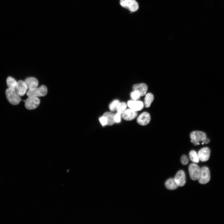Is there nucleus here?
I'll return each mask as SVG.
<instances>
[{
	"mask_svg": "<svg viewBox=\"0 0 224 224\" xmlns=\"http://www.w3.org/2000/svg\"><path fill=\"white\" fill-rule=\"evenodd\" d=\"M5 94L8 101L11 104L16 105L20 102V96L16 90L8 88L6 90Z\"/></svg>",
	"mask_w": 224,
	"mask_h": 224,
	"instance_id": "obj_1",
	"label": "nucleus"
},
{
	"mask_svg": "<svg viewBox=\"0 0 224 224\" xmlns=\"http://www.w3.org/2000/svg\"><path fill=\"white\" fill-rule=\"evenodd\" d=\"M47 93V89L44 85H42L39 87H36L33 89L29 90L27 92V95L28 97L44 96Z\"/></svg>",
	"mask_w": 224,
	"mask_h": 224,
	"instance_id": "obj_2",
	"label": "nucleus"
},
{
	"mask_svg": "<svg viewBox=\"0 0 224 224\" xmlns=\"http://www.w3.org/2000/svg\"><path fill=\"white\" fill-rule=\"evenodd\" d=\"M210 179V174L209 168L206 166L200 168L198 181L201 184H205L209 182Z\"/></svg>",
	"mask_w": 224,
	"mask_h": 224,
	"instance_id": "obj_3",
	"label": "nucleus"
},
{
	"mask_svg": "<svg viewBox=\"0 0 224 224\" xmlns=\"http://www.w3.org/2000/svg\"><path fill=\"white\" fill-rule=\"evenodd\" d=\"M120 4L122 7L128 9L131 12L136 11L139 7L135 0H120Z\"/></svg>",
	"mask_w": 224,
	"mask_h": 224,
	"instance_id": "obj_4",
	"label": "nucleus"
},
{
	"mask_svg": "<svg viewBox=\"0 0 224 224\" xmlns=\"http://www.w3.org/2000/svg\"><path fill=\"white\" fill-rule=\"evenodd\" d=\"M40 103V100L38 97L30 96L25 100V106L29 110L34 109L37 108Z\"/></svg>",
	"mask_w": 224,
	"mask_h": 224,
	"instance_id": "obj_5",
	"label": "nucleus"
},
{
	"mask_svg": "<svg viewBox=\"0 0 224 224\" xmlns=\"http://www.w3.org/2000/svg\"><path fill=\"white\" fill-rule=\"evenodd\" d=\"M200 168L197 164H191L189 167V171L190 177L191 180H196L198 179Z\"/></svg>",
	"mask_w": 224,
	"mask_h": 224,
	"instance_id": "obj_6",
	"label": "nucleus"
},
{
	"mask_svg": "<svg viewBox=\"0 0 224 224\" xmlns=\"http://www.w3.org/2000/svg\"><path fill=\"white\" fill-rule=\"evenodd\" d=\"M174 180L178 186H183L186 182L185 175L183 170H180L176 174Z\"/></svg>",
	"mask_w": 224,
	"mask_h": 224,
	"instance_id": "obj_7",
	"label": "nucleus"
},
{
	"mask_svg": "<svg viewBox=\"0 0 224 224\" xmlns=\"http://www.w3.org/2000/svg\"><path fill=\"white\" fill-rule=\"evenodd\" d=\"M137 111L131 109L126 110L121 114L122 118L127 121H130L134 119L137 116Z\"/></svg>",
	"mask_w": 224,
	"mask_h": 224,
	"instance_id": "obj_8",
	"label": "nucleus"
},
{
	"mask_svg": "<svg viewBox=\"0 0 224 224\" xmlns=\"http://www.w3.org/2000/svg\"><path fill=\"white\" fill-rule=\"evenodd\" d=\"M198 155L201 161L205 162L209 159L210 155V150L209 148L206 147L201 149L198 152Z\"/></svg>",
	"mask_w": 224,
	"mask_h": 224,
	"instance_id": "obj_9",
	"label": "nucleus"
},
{
	"mask_svg": "<svg viewBox=\"0 0 224 224\" xmlns=\"http://www.w3.org/2000/svg\"><path fill=\"white\" fill-rule=\"evenodd\" d=\"M151 117L149 114L147 112H143L138 117L137 123L140 125L144 126L150 122Z\"/></svg>",
	"mask_w": 224,
	"mask_h": 224,
	"instance_id": "obj_10",
	"label": "nucleus"
},
{
	"mask_svg": "<svg viewBox=\"0 0 224 224\" xmlns=\"http://www.w3.org/2000/svg\"><path fill=\"white\" fill-rule=\"evenodd\" d=\"M127 105L130 109L137 111L142 110L143 108V103L141 101L130 100L128 101Z\"/></svg>",
	"mask_w": 224,
	"mask_h": 224,
	"instance_id": "obj_11",
	"label": "nucleus"
},
{
	"mask_svg": "<svg viewBox=\"0 0 224 224\" xmlns=\"http://www.w3.org/2000/svg\"><path fill=\"white\" fill-rule=\"evenodd\" d=\"M27 89V86L24 81L20 80L17 82L16 90L20 96H24Z\"/></svg>",
	"mask_w": 224,
	"mask_h": 224,
	"instance_id": "obj_12",
	"label": "nucleus"
},
{
	"mask_svg": "<svg viewBox=\"0 0 224 224\" xmlns=\"http://www.w3.org/2000/svg\"><path fill=\"white\" fill-rule=\"evenodd\" d=\"M206 136V134L205 133L198 131H194L190 135V138L191 140L198 142L203 141Z\"/></svg>",
	"mask_w": 224,
	"mask_h": 224,
	"instance_id": "obj_13",
	"label": "nucleus"
},
{
	"mask_svg": "<svg viewBox=\"0 0 224 224\" xmlns=\"http://www.w3.org/2000/svg\"><path fill=\"white\" fill-rule=\"evenodd\" d=\"M133 91H136L139 93L141 96L145 95L147 91L148 87L147 85L144 83L136 84L132 87Z\"/></svg>",
	"mask_w": 224,
	"mask_h": 224,
	"instance_id": "obj_14",
	"label": "nucleus"
},
{
	"mask_svg": "<svg viewBox=\"0 0 224 224\" xmlns=\"http://www.w3.org/2000/svg\"><path fill=\"white\" fill-rule=\"evenodd\" d=\"M28 89L29 90L33 89L37 87L39 82L38 80L34 77H29L24 80Z\"/></svg>",
	"mask_w": 224,
	"mask_h": 224,
	"instance_id": "obj_15",
	"label": "nucleus"
},
{
	"mask_svg": "<svg viewBox=\"0 0 224 224\" xmlns=\"http://www.w3.org/2000/svg\"><path fill=\"white\" fill-rule=\"evenodd\" d=\"M114 115L113 113L110 112H107L103 114V116H105L107 119V125L111 126L115 123Z\"/></svg>",
	"mask_w": 224,
	"mask_h": 224,
	"instance_id": "obj_16",
	"label": "nucleus"
},
{
	"mask_svg": "<svg viewBox=\"0 0 224 224\" xmlns=\"http://www.w3.org/2000/svg\"><path fill=\"white\" fill-rule=\"evenodd\" d=\"M165 185L166 187L169 190L175 189L178 187L174 179L172 178L168 179L165 182Z\"/></svg>",
	"mask_w": 224,
	"mask_h": 224,
	"instance_id": "obj_17",
	"label": "nucleus"
},
{
	"mask_svg": "<svg viewBox=\"0 0 224 224\" xmlns=\"http://www.w3.org/2000/svg\"><path fill=\"white\" fill-rule=\"evenodd\" d=\"M7 85L8 88L16 90L17 82L11 77H8L6 79Z\"/></svg>",
	"mask_w": 224,
	"mask_h": 224,
	"instance_id": "obj_18",
	"label": "nucleus"
},
{
	"mask_svg": "<svg viewBox=\"0 0 224 224\" xmlns=\"http://www.w3.org/2000/svg\"><path fill=\"white\" fill-rule=\"evenodd\" d=\"M154 99L153 95L151 93H148L146 95L144 98V104L146 108L149 107Z\"/></svg>",
	"mask_w": 224,
	"mask_h": 224,
	"instance_id": "obj_19",
	"label": "nucleus"
},
{
	"mask_svg": "<svg viewBox=\"0 0 224 224\" xmlns=\"http://www.w3.org/2000/svg\"><path fill=\"white\" fill-rule=\"evenodd\" d=\"M189 157L190 160L193 162L198 163L199 159L196 152L194 150H192L189 153Z\"/></svg>",
	"mask_w": 224,
	"mask_h": 224,
	"instance_id": "obj_20",
	"label": "nucleus"
},
{
	"mask_svg": "<svg viewBox=\"0 0 224 224\" xmlns=\"http://www.w3.org/2000/svg\"><path fill=\"white\" fill-rule=\"evenodd\" d=\"M127 105L124 102H119L118 104L116 110L117 112L122 114L126 109Z\"/></svg>",
	"mask_w": 224,
	"mask_h": 224,
	"instance_id": "obj_21",
	"label": "nucleus"
},
{
	"mask_svg": "<svg viewBox=\"0 0 224 224\" xmlns=\"http://www.w3.org/2000/svg\"><path fill=\"white\" fill-rule=\"evenodd\" d=\"M119 103L118 100H115L113 101L110 104L109 108L111 111H114L116 110L117 107Z\"/></svg>",
	"mask_w": 224,
	"mask_h": 224,
	"instance_id": "obj_22",
	"label": "nucleus"
},
{
	"mask_svg": "<svg viewBox=\"0 0 224 224\" xmlns=\"http://www.w3.org/2000/svg\"><path fill=\"white\" fill-rule=\"evenodd\" d=\"M130 96L133 100H137L141 96L139 92L136 91H133L130 94Z\"/></svg>",
	"mask_w": 224,
	"mask_h": 224,
	"instance_id": "obj_23",
	"label": "nucleus"
},
{
	"mask_svg": "<svg viewBox=\"0 0 224 224\" xmlns=\"http://www.w3.org/2000/svg\"><path fill=\"white\" fill-rule=\"evenodd\" d=\"M181 163L183 165H186L189 162V160L188 157L185 155H183L180 159Z\"/></svg>",
	"mask_w": 224,
	"mask_h": 224,
	"instance_id": "obj_24",
	"label": "nucleus"
},
{
	"mask_svg": "<svg viewBox=\"0 0 224 224\" xmlns=\"http://www.w3.org/2000/svg\"><path fill=\"white\" fill-rule=\"evenodd\" d=\"M99 121L103 126H104L107 125V120L106 118L103 115L99 119Z\"/></svg>",
	"mask_w": 224,
	"mask_h": 224,
	"instance_id": "obj_25",
	"label": "nucleus"
},
{
	"mask_svg": "<svg viewBox=\"0 0 224 224\" xmlns=\"http://www.w3.org/2000/svg\"><path fill=\"white\" fill-rule=\"evenodd\" d=\"M121 114L117 112L114 115V120L115 123H118L121 120Z\"/></svg>",
	"mask_w": 224,
	"mask_h": 224,
	"instance_id": "obj_26",
	"label": "nucleus"
},
{
	"mask_svg": "<svg viewBox=\"0 0 224 224\" xmlns=\"http://www.w3.org/2000/svg\"><path fill=\"white\" fill-rule=\"evenodd\" d=\"M210 139L207 137H206L203 141L202 142V144L203 145L204 144H208L210 142Z\"/></svg>",
	"mask_w": 224,
	"mask_h": 224,
	"instance_id": "obj_27",
	"label": "nucleus"
},
{
	"mask_svg": "<svg viewBox=\"0 0 224 224\" xmlns=\"http://www.w3.org/2000/svg\"><path fill=\"white\" fill-rule=\"evenodd\" d=\"M191 142L195 146H197L200 144V143L199 142L197 141L196 140L191 139Z\"/></svg>",
	"mask_w": 224,
	"mask_h": 224,
	"instance_id": "obj_28",
	"label": "nucleus"
}]
</instances>
